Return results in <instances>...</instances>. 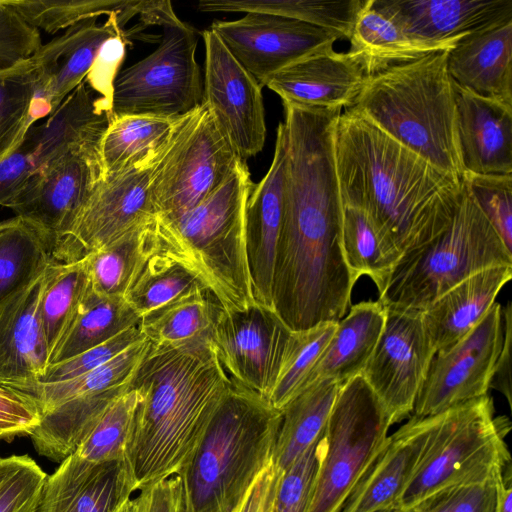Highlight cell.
Returning <instances> with one entry per match:
<instances>
[{
	"instance_id": "6da1fadb",
	"label": "cell",
	"mask_w": 512,
	"mask_h": 512,
	"mask_svg": "<svg viewBox=\"0 0 512 512\" xmlns=\"http://www.w3.org/2000/svg\"><path fill=\"white\" fill-rule=\"evenodd\" d=\"M342 223L332 146L311 140L291 144L272 299L274 311L292 331L338 322L350 307L358 279L345 259Z\"/></svg>"
},
{
	"instance_id": "7a4b0ae2",
	"label": "cell",
	"mask_w": 512,
	"mask_h": 512,
	"mask_svg": "<svg viewBox=\"0 0 512 512\" xmlns=\"http://www.w3.org/2000/svg\"><path fill=\"white\" fill-rule=\"evenodd\" d=\"M333 142L343 207L364 210L401 256L449 226L462 182L352 108L339 115Z\"/></svg>"
},
{
	"instance_id": "3957f363",
	"label": "cell",
	"mask_w": 512,
	"mask_h": 512,
	"mask_svg": "<svg viewBox=\"0 0 512 512\" xmlns=\"http://www.w3.org/2000/svg\"><path fill=\"white\" fill-rule=\"evenodd\" d=\"M129 386L140 394L128 451L138 491L183 469L231 380L210 339L150 343Z\"/></svg>"
},
{
	"instance_id": "277c9868",
	"label": "cell",
	"mask_w": 512,
	"mask_h": 512,
	"mask_svg": "<svg viewBox=\"0 0 512 512\" xmlns=\"http://www.w3.org/2000/svg\"><path fill=\"white\" fill-rule=\"evenodd\" d=\"M447 51L366 77L351 107L393 139L458 182L461 160L454 82Z\"/></svg>"
},
{
	"instance_id": "5b68a950",
	"label": "cell",
	"mask_w": 512,
	"mask_h": 512,
	"mask_svg": "<svg viewBox=\"0 0 512 512\" xmlns=\"http://www.w3.org/2000/svg\"><path fill=\"white\" fill-rule=\"evenodd\" d=\"M254 183L246 161L190 210L156 217V252L189 270L225 310L245 309L256 300L245 242V210Z\"/></svg>"
},
{
	"instance_id": "8992f818",
	"label": "cell",
	"mask_w": 512,
	"mask_h": 512,
	"mask_svg": "<svg viewBox=\"0 0 512 512\" xmlns=\"http://www.w3.org/2000/svg\"><path fill=\"white\" fill-rule=\"evenodd\" d=\"M281 411L231 382L192 456L178 473L191 512H238L272 462Z\"/></svg>"
},
{
	"instance_id": "52a82bcc",
	"label": "cell",
	"mask_w": 512,
	"mask_h": 512,
	"mask_svg": "<svg viewBox=\"0 0 512 512\" xmlns=\"http://www.w3.org/2000/svg\"><path fill=\"white\" fill-rule=\"evenodd\" d=\"M495 266H512V252L462 183L449 226L400 257L378 301L385 309L421 313L464 279Z\"/></svg>"
},
{
	"instance_id": "ba28073f",
	"label": "cell",
	"mask_w": 512,
	"mask_h": 512,
	"mask_svg": "<svg viewBox=\"0 0 512 512\" xmlns=\"http://www.w3.org/2000/svg\"><path fill=\"white\" fill-rule=\"evenodd\" d=\"M510 428L506 417L495 416L488 394L438 413L426 450L398 509L407 512L444 487L498 478L511 462L505 443Z\"/></svg>"
},
{
	"instance_id": "9c48e42d",
	"label": "cell",
	"mask_w": 512,
	"mask_h": 512,
	"mask_svg": "<svg viewBox=\"0 0 512 512\" xmlns=\"http://www.w3.org/2000/svg\"><path fill=\"white\" fill-rule=\"evenodd\" d=\"M392 425L386 408L361 375L340 386L321 439L307 512H339Z\"/></svg>"
},
{
	"instance_id": "30bf717a",
	"label": "cell",
	"mask_w": 512,
	"mask_h": 512,
	"mask_svg": "<svg viewBox=\"0 0 512 512\" xmlns=\"http://www.w3.org/2000/svg\"><path fill=\"white\" fill-rule=\"evenodd\" d=\"M241 161L204 104L179 119L152 170L149 191L156 217H174L195 207Z\"/></svg>"
},
{
	"instance_id": "8fae6325",
	"label": "cell",
	"mask_w": 512,
	"mask_h": 512,
	"mask_svg": "<svg viewBox=\"0 0 512 512\" xmlns=\"http://www.w3.org/2000/svg\"><path fill=\"white\" fill-rule=\"evenodd\" d=\"M195 29L181 22L164 28L155 51L118 73L113 84L112 118L150 116L178 120L203 102L196 61Z\"/></svg>"
},
{
	"instance_id": "7c38bea8",
	"label": "cell",
	"mask_w": 512,
	"mask_h": 512,
	"mask_svg": "<svg viewBox=\"0 0 512 512\" xmlns=\"http://www.w3.org/2000/svg\"><path fill=\"white\" fill-rule=\"evenodd\" d=\"M154 164L100 178L69 232L52 252V260H80L153 222L156 214L149 186Z\"/></svg>"
},
{
	"instance_id": "4fadbf2b",
	"label": "cell",
	"mask_w": 512,
	"mask_h": 512,
	"mask_svg": "<svg viewBox=\"0 0 512 512\" xmlns=\"http://www.w3.org/2000/svg\"><path fill=\"white\" fill-rule=\"evenodd\" d=\"M100 178L98 149H66L31 173L11 209L40 232L52 257Z\"/></svg>"
},
{
	"instance_id": "5bb4252c",
	"label": "cell",
	"mask_w": 512,
	"mask_h": 512,
	"mask_svg": "<svg viewBox=\"0 0 512 512\" xmlns=\"http://www.w3.org/2000/svg\"><path fill=\"white\" fill-rule=\"evenodd\" d=\"M292 332L273 309L255 304L222 309L211 342L231 382L269 402Z\"/></svg>"
},
{
	"instance_id": "9a60e30c",
	"label": "cell",
	"mask_w": 512,
	"mask_h": 512,
	"mask_svg": "<svg viewBox=\"0 0 512 512\" xmlns=\"http://www.w3.org/2000/svg\"><path fill=\"white\" fill-rule=\"evenodd\" d=\"M503 343L501 305L448 350L435 354L412 415L425 417L488 394Z\"/></svg>"
},
{
	"instance_id": "2e32d148",
	"label": "cell",
	"mask_w": 512,
	"mask_h": 512,
	"mask_svg": "<svg viewBox=\"0 0 512 512\" xmlns=\"http://www.w3.org/2000/svg\"><path fill=\"white\" fill-rule=\"evenodd\" d=\"M435 354L421 313L386 309L382 333L361 376L386 408L392 424L412 414Z\"/></svg>"
},
{
	"instance_id": "e0dca14e",
	"label": "cell",
	"mask_w": 512,
	"mask_h": 512,
	"mask_svg": "<svg viewBox=\"0 0 512 512\" xmlns=\"http://www.w3.org/2000/svg\"><path fill=\"white\" fill-rule=\"evenodd\" d=\"M205 45L203 102L217 126L244 161L262 151L266 138L260 83L209 28Z\"/></svg>"
},
{
	"instance_id": "ac0fdd59",
	"label": "cell",
	"mask_w": 512,
	"mask_h": 512,
	"mask_svg": "<svg viewBox=\"0 0 512 512\" xmlns=\"http://www.w3.org/2000/svg\"><path fill=\"white\" fill-rule=\"evenodd\" d=\"M209 29L262 87L279 70L310 54L332 49L343 38L303 21L256 12L232 21L215 20Z\"/></svg>"
},
{
	"instance_id": "d6986e66",
	"label": "cell",
	"mask_w": 512,
	"mask_h": 512,
	"mask_svg": "<svg viewBox=\"0 0 512 512\" xmlns=\"http://www.w3.org/2000/svg\"><path fill=\"white\" fill-rule=\"evenodd\" d=\"M117 15L101 25L97 18L78 23L42 44L31 57L35 67L33 124L52 114L88 75L102 44L121 32Z\"/></svg>"
},
{
	"instance_id": "ffe728a7",
	"label": "cell",
	"mask_w": 512,
	"mask_h": 512,
	"mask_svg": "<svg viewBox=\"0 0 512 512\" xmlns=\"http://www.w3.org/2000/svg\"><path fill=\"white\" fill-rule=\"evenodd\" d=\"M136 492L128 459L91 462L72 453L46 477L36 512H117Z\"/></svg>"
},
{
	"instance_id": "44dd1931",
	"label": "cell",
	"mask_w": 512,
	"mask_h": 512,
	"mask_svg": "<svg viewBox=\"0 0 512 512\" xmlns=\"http://www.w3.org/2000/svg\"><path fill=\"white\" fill-rule=\"evenodd\" d=\"M437 414L411 418L388 435L339 512H378L398 508L435 427Z\"/></svg>"
},
{
	"instance_id": "7402d4cb",
	"label": "cell",
	"mask_w": 512,
	"mask_h": 512,
	"mask_svg": "<svg viewBox=\"0 0 512 512\" xmlns=\"http://www.w3.org/2000/svg\"><path fill=\"white\" fill-rule=\"evenodd\" d=\"M285 155V128L281 122L270 168L254 184L245 210L246 253L254 297L257 304L270 309H273L274 263L284 213Z\"/></svg>"
},
{
	"instance_id": "603a6c76",
	"label": "cell",
	"mask_w": 512,
	"mask_h": 512,
	"mask_svg": "<svg viewBox=\"0 0 512 512\" xmlns=\"http://www.w3.org/2000/svg\"><path fill=\"white\" fill-rule=\"evenodd\" d=\"M366 77L348 52L332 48L289 64L273 74L265 86L283 103L342 110L354 105Z\"/></svg>"
},
{
	"instance_id": "cb8c5ba5",
	"label": "cell",
	"mask_w": 512,
	"mask_h": 512,
	"mask_svg": "<svg viewBox=\"0 0 512 512\" xmlns=\"http://www.w3.org/2000/svg\"><path fill=\"white\" fill-rule=\"evenodd\" d=\"M46 270L27 288L0 305L1 386L14 388L37 383L49 367L40 315Z\"/></svg>"
},
{
	"instance_id": "d4e9b609",
	"label": "cell",
	"mask_w": 512,
	"mask_h": 512,
	"mask_svg": "<svg viewBox=\"0 0 512 512\" xmlns=\"http://www.w3.org/2000/svg\"><path fill=\"white\" fill-rule=\"evenodd\" d=\"M407 34L432 42L461 38L512 18V0H373Z\"/></svg>"
},
{
	"instance_id": "484cf974",
	"label": "cell",
	"mask_w": 512,
	"mask_h": 512,
	"mask_svg": "<svg viewBox=\"0 0 512 512\" xmlns=\"http://www.w3.org/2000/svg\"><path fill=\"white\" fill-rule=\"evenodd\" d=\"M458 139L465 172L512 175V106L454 83Z\"/></svg>"
},
{
	"instance_id": "4316f807",
	"label": "cell",
	"mask_w": 512,
	"mask_h": 512,
	"mask_svg": "<svg viewBox=\"0 0 512 512\" xmlns=\"http://www.w3.org/2000/svg\"><path fill=\"white\" fill-rule=\"evenodd\" d=\"M447 69L457 86L512 106V18L461 38Z\"/></svg>"
},
{
	"instance_id": "83f0119b",
	"label": "cell",
	"mask_w": 512,
	"mask_h": 512,
	"mask_svg": "<svg viewBox=\"0 0 512 512\" xmlns=\"http://www.w3.org/2000/svg\"><path fill=\"white\" fill-rule=\"evenodd\" d=\"M512 278V266H495L464 279L421 312L435 350L442 353L465 337L484 317Z\"/></svg>"
},
{
	"instance_id": "f1b7e54d",
	"label": "cell",
	"mask_w": 512,
	"mask_h": 512,
	"mask_svg": "<svg viewBox=\"0 0 512 512\" xmlns=\"http://www.w3.org/2000/svg\"><path fill=\"white\" fill-rule=\"evenodd\" d=\"M92 92L84 80L46 121L29 129L25 139L32 149L36 169L66 149L99 150L112 112L104 100L95 98Z\"/></svg>"
},
{
	"instance_id": "f546056e",
	"label": "cell",
	"mask_w": 512,
	"mask_h": 512,
	"mask_svg": "<svg viewBox=\"0 0 512 512\" xmlns=\"http://www.w3.org/2000/svg\"><path fill=\"white\" fill-rule=\"evenodd\" d=\"M351 58L371 76L389 67L452 49L458 42H432L407 34L386 13L366 0L348 38Z\"/></svg>"
},
{
	"instance_id": "4dcf8cb0",
	"label": "cell",
	"mask_w": 512,
	"mask_h": 512,
	"mask_svg": "<svg viewBox=\"0 0 512 512\" xmlns=\"http://www.w3.org/2000/svg\"><path fill=\"white\" fill-rule=\"evenodd\" d=\"M385 318L386 309L378 300L350 306L348 313L337 322L306 386L319 379H331L343 385L361 375L382 333Z\"/></svg>"
},
{
	"instance_id": "1f68e13d",
	"label": "cell",
	"mask_w": 512,
	"mask_h": 512,
	"mask_svg": "<svg viewBox=\"0 0 512 512\" xmlns=\"http://www.w3.org/2000/svg\"><path fill=\"white\" fill-rule=\"evenodd\" d=\"M341 384L331 379L313 381L281 410L272 462L288 469L324 433Z\"/></svg>"
},
{
	"instance_id": "d6a6232c",
	"label": "cell",
	"mask_w": 512,
	"mask_h": 512,
	"mask_svg": "<svg viewBox=\"0 0 512 512\" xmlns=\"http://www.w3.org/2000/svg\"><path fill=\"white\" fill-rule=\"evenodd\" d=\"M178 120L150 116L112 118L100 142L102 177L154 164Z\"/></svg>"
},
{
	"instance_id": "836d02e7",
	"label": "cell",
	"mask_w": 512,
	"mask_h": 512,
	"mask_svg": "<svg viewBox=\"0 0 512 512\" xmlns=\"http://www.w3.org/2000/svg\"><path fill=\"white\" fill-rule=\"evenodd\" d=\"M222 309L208 289L200 288L143 317L140 328L153 345L180 346L207 341Z\"/></svg>"
},
{
	"instance_id": "e575fe53",
	"label": "cell",
	"mask_w": 512,
	"mask_h": 512,
	"mask_svg": "<svg viewBox=\"0 0 512 512\" xmlns=\"http://www.w3.org/2000/svg\"><path fill=\"white\" fill-rule=\"evenodd\" d=\"M153 223L135 229L83 257L90 287L95 293L109 297L125 296L156 250Z\"/></svg>"
},
{
	"instance_id": "d590c367",
	"label": "cell",
	"mask_w": 512,
	"mask_h": 512,
	"mask_svg": "<svg viewBox=\"0 0 512 512\" xmlns=\"http://www.w3.org/2000/svg\"><path fill=\"white\" fill-rule=\"evenodd\" d=\"M140 322L141 318L124 297L102 296L90 287L50 365L100 345Z\"/></svg>"
},
{
	"instance_id": "8d00e7d4",
	"label": "cell",
	"mask_w": 512,
	"mask_h": 512,
	"mask_svg": "<svg viewBox=\"0 0 512 512\" xmlns=\"http://www.w3.org/2000/svg\"><path fill=\"white\" fill-rule=\"evenodd\" d=\"M149 344L147 339L139 341L103 365L70 380L37 382L11 389L33 400L42 414L73 398L103 393L127 385Z\"/></svg>"
},
{
	"instance_id": "74e56055",
	"label": "cell",
	"mask_w": 512,
	"mask_h": 512,
	"mask_svg": "<svg viewBox=\"0 0 512 512\" xmlns=\"http://www.w3.org/2000/svg\"><path fill=\"white\" fill-rule=\"evenodd\" d=\"M40 232L16 215L0 222V305L32 284L52 262Z\"/></svg>"
},
{
	"instance_id": "f35d334b",
	"label": "cell",
	"mask_w": 512,
	"mask_h": 512,
	"mask_svg": "<svg viewBox=\"0 0 512 512\" xmlns=\"http://www.w3.org/2000/svg\"><path fill=\"white\" fill-rule=\"evenodd\" d=\"M90 289L85 259L52 261L46 270L40 315L49 351V365Z\"/></svg>"
},
{
	"instance_id": "ab89813d",
	"label": "cell",
	"mask_w": 512,
	"mask_h": 512,
	"mask_svg": "<svg viewBox=\"0 0 512 512\" xmlns=\"http://www.w3.org/2000/svg\"><path fill=\"white\" fill-rule=\"evenodd\" d=\"M366 0H201L202 12L266 13L303 21L349 38Z\"/></svg>"
},
{
	"instance_id": "60d3db41",
	"label": "cell",
	"mask_w": 512,
	"mask_h": 512,
	"mask_svg": "<svg viewBox=\"0 0 512 512\" xmlns=\"http://www.w3.org/2000/svg\"><path fill=\"white\" fill-rule=\"evenodd\" d=\"M342 241L345 259L353 275L357 279L368 276L380 294L401 253L360 208L343 207Z\"/></svg>"
},
{
	"instance_id": "b9f144b4",
	"label": "cell",
	"mask_w": 512,
	"mask_h": 512,
	"mask_svg": "<svg viewBox=\"0 0 512 512\" xmlns=\"http://www.w3.org/2000/svg\"><path fill=\"white\" fill-rule=\"evenodd\" d=\"M29 25L55 33L101 15H117L120 26L140 14L144 1L124 0H4Z\"/></svg>"
},
{
	"instance_id": "7bdbcfd3",
	"label": "cell",
	"mask_w": 512,
	"mask_h": 512,
	"mask_svg": "<svg viewBox=\"0 0 512 512\" xmlns=\"http://www.w3.org/2000/svg\"><path fill=\"white\" fill-rule=\"evenodd\" d=\"M140 394L128 386L102 411L74 453L91 462L128 459Z\"/></svg>"
},
{
	"instance_id": "ee69618b",
	"label": "cell",
	"mask_w": 512,
	"mask_h": 512,
	"mask_svg": "<svg viewBox=\"0 0 512 512\" xmlns=\"http://www.w3.org/2000/svg\"><path fill=\"white\" fill-rule=\"evenodd\" d=\"M200 288L205 287L194 274L178 262L155 251L134 279L124 298L142 319L162 306Z\"/></svg>"
},
{
	"instance_id": "f6af8a7d",
	"label": "cell",
	"mask_w": 512,
	"mask_h": 512,
	"mask_svg": "<svg viewBox=\"0 0 512 512\" xmlns=\"http://www.w3.org/2000/svg\"><path fill=\"white\" fill-rule=\"evenodd\" d=\"M35 81L31 58L0 72V161L21 145L33 126Z\"/></svg>"
},
{
	"instance_id": "bcb514c9",
	"label": "cell",
	"mask_w": 512,
	"mask_h": 512,
	"mask_svg": "<svg viewBox=\"0 0 512 512\" xmlns=\"http://www.w3.org/2000/svg\"><path fill=\"white\" fill-rule=\"evenodd\" d=\"M337 322L321 323L303 331H293L269 404L281 411L305 386L329 344Z\"/></svg>"
},
{
	"instance_id": "7dc6e473",
	"label": "cell",
	"mask_w": 512,
	"mask_h": 512,
	"mask_svg": "<svg viewBox=\"0 0 512 512\" xmlns=\"http://www.w3.org/2000/svg\"><path fill=\"white\" fill-rule=\"evenodd\" d=\"M46 477L28 455L0 457V512H36Z\"/></svg>"
},
{
	"instance_id": "c3c4849f",
	"label": "cell",
	"mask_w": 512,
	"mask_h": 512,
	"mask_svg": "<svg viewBox=\"0 0 512 512\" xmlns=\"http://www.w3.org/2000/svg\"><path fill=\"white\" fill-rule=\"evenodd\" d=\"M462 183L504 245L512 252V175L465 172Z\"/></svg>"
},
{
	"instance_id": "681fc988",
	"label": "cell",
	"mask_w": 512,
	"mask_h": 512,
	"mask_svg": "<svg viewBox=\"0 0 512 512\" xmlns=\"http://www.w3.org/2000/svg\"><path fill=\"white\" fill-rule=\"evenodd\" d=\"M499 478L444 487L418 501L407 512H495Z\"/></svg>"
},
{
	"instance_id": "f907efd6",
	"label": "cell",
	"mask_w": 512,
	"mask_h": 512,
	"mask_svg": "<svg viewBox=\"0 0 512 512\" xmlns=\"http://www.w3.org/2000/svg\"><path fill=\"white\" fill-rule=\"evenodd\" d=\"M322 436L282 472L276 489L274 512H307L321 453Z\"/></svg>"
},
{
	"instance_id": "816d5d0a",
	"label": "cell",
	"mask_w": 512,
	"mask_h": 512,
	"mask_svg": "<svg viewBox=\"0 0 512 512\" xmlns=\"http://www.w3.org/2000/svg\"><path fill=\"white\" fill-rule=\"evenodd\" d=\"M146 339L140 324L131 327L110 340L90 348L66 361L50 365L39 381L55 383L81 376L108 362L131 345Z\"/></svg>"
},
{
	"instance_id": "f5cc1de1",
	"label": "cell",
	"mask_w": 512,
	"mask_h": 512,
	"mask_svg": "<svg viewBox=\"0 0 512 512\" xmlns=\"http://www.w3.org/2000/svg\"><path fill=\"white\" fill-rule=\"evenodd\" d=\"M41 45L40 31L0 0V72L31 58Z\"/></svg>"
},
{
	"instance_id": "db71d44e",
	"label": "cell",
	"mask_w": 512,
	"mask_h": 512,
	"mask_svg": "<svg viewBox=\"0 0 512 512\" xmlns=\"http://www.w3.org/2000/svg\"><path fill=\"white\" fill-rule=\"evenodd\" d=\"M41 421V413L25 394L0 385V440L30 436Z\"/></svg>"
},
{
	"instance_id": "11a10c76",
	"label": "cell",
	"mask_w": 512,
	"mask_h": 512,
	"mask_svg": "<svg viewBox=\"0 0 512 512\" xmlns=\"http://www.w3.org/2000/svg\"><path fill=\"white\" fill-rule=\"evenodd\" d=\"M126 34L121 32L107 39L101 46L94 63L85 78L92 91L100 94L112 110L113 84L125 57Z\"/></svg>"
},
{
	"instance_id": "9f6ffc18",
	"label": "cell",
	"mask_w": 512,
	"mask_h": 512,
	"mask_svg": "<svg viewBox=\"0 0 512 512\" xmlns=\"http://www.w3.org/2000/svg\"><path fill=\"white\" fill-rule=\"evenodd\" d=\"M136 496L139 512H191L180 474L144 486Z\"/></svg>"
},
{
	"instance_id": "6f0895ef",
	"label": "cell",
	"mask_w": 512,
	"mask_h": 512,
	"mask_svg": "<svg viewBox=\"0 0 512 512\" xmlns=\"http://www.w3.org/2000/svg\"><path fill=\"white\" fill-rule=\"evenodd\" d=\"M35 169L32 149L24 138L12 154L0 161V205L11 208L24 183Z\"/></svg>"
},
{
	"instance_id": "680465c9",
	"label": "cell",
	"mask_w": 512,
	"mask_h": 512,
	"mask_svg": "<svg viewBox=\"0 0 512 512\" xmlns=\"http://www.w3.org/2000/svg\"><path fill=\"white\" fill-rule=\"evenodd\" d=\"M282 471L271 462L259 475L238 512H274L276 489Z\"/></svg>"
},
{
	"instance_id": "91938a15",
	"label": "cell",
	"mask_w": 512,
	"mask_h": 512,
	"mask_svg": "<svg viewBox=\"0 0 512 512\" xmlns=\"http://www.w3.org/2000/svg\"><path fill=\"white\" fill-rule=\"evenodd\" d=\"M501 312L504 319L503 343L495 363L490 388H494L502 393L511 407L512 306L510 301L504 308H501Z\"/></svg>"
},
{
	"instance_id": "94428289",
	"label": "cell",
	"mask_w": 512,
	"mask_h": 512,
	"mask_svg": "<svg viewBox=\"0 0 512 512\" xmlns=\"http://www.w3.org/2000/svg\"><path fill=\"white\" fill-rule=\"evenodd\" d=\"M512 468L508 463L498 480L495 512H512Z\"/></svg>"
},
{
	"instance_id": "6125c7cd",
	"label": "cell",
	"mask_w": 512,
	"mask_h": 512,
	"mask_svg": "<svg viewBox=\"0 0 512 512\" xmlns=\"http://www.w3.org/2000/svg\"><path fill=\"white\" fill-rule=\"evenodd\" d=\"M117 512H139L136 494L127 499Z\"/></svg>"
},
{
	"instance_id": "be15d7a7",
	"label": "cell",
	"mask_w": 512,
	"mask_h": 512,
	"mask_svg": "<svg viewBox=\"0 0 512 512\" xmlns=\"http://www.w3.org/2000/svg\"><path fill=\"white\" fill-rule=\"evenodd\" d=\"M378 512H402L400 509L398 508H391V509H387V510H383V511H378Z\"/></svg>"
}]
</instances>
